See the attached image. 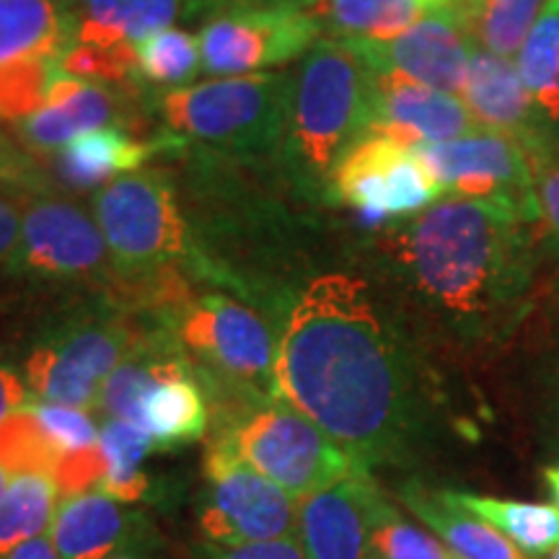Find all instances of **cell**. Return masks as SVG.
Instances as JSON below:
<instances>
[{
    "label": "cell",
    "mask_w": 559,
    "mask_h": 559,
    "mask_svg": "<svg viewBox=\"0 0 559 559\" xmlns=\"http://www.w3.org/2000/svg\"><path fill=\"white\" fill-rule=\"evenodd\" d=\"M50 539L62 559H120L148 536V523L99 489L60 498Z\"/></svg>",
    "instance_id": "cell-17"
},
{
    "label": "cell",
    "mask_w": 559,
    "mask_h": 559,
    "mask_svg": "<svg viewBox=\"0 0 559 559\" xmlns=\"http://www.w3.org/2000/svg\"><path fill=\"white\" fill-rule=\"evenodd\" d=\"M99 449L107 464L99 492L124 506L148 500L151 477L145 474L143 464L156 451L148 432L128 419H104L99 428Z\"/></svg>",
    "instance_id": "cell-28"
},
{
    "label": "cell",
    "mask_w": 559,
    "mask_h": 559,
    "mask_svg": "<svg viewBox=\"0 0 559 559\" xmlns=\"http://www.w3.org/2000/svg\"><path fill=\"white\" fill-rule=\"evenodd\" d=\"M120 559H132V557H120Z\"/></svg>",
    "instance_id": "cell-48"
},
{
    "label": "cell",
    "mask_w": 559,
    "mask_h": 559,
    "mask_svg": "<svg viewBox=\"0 0 559 559\" xmlns=\"http://www.w3.org/2000/svg\"><path fill=\"white\" fill-rule=\"evenodd\" d=\"M192 0H70L73 41L94 47H132L148 34L169 29Z\"/></svg>",
    "instance_id": "cell-21"
},
{
    "label": "cell",
    "mask_w": 559,
    "mask_h": 559,
    "mask_svg": "<svg viewBox=\"0 0 559 559\" xmlns=\"http://www.w3.org/2000/svg\"><path fill=\"white\" fill-rule=\"evenodd\" d=\"M135 47V45H132ZM132 47H117V50H107V47L81 45L73 41L60 58V73L73 75V79L94 81L102 86L115 88L128 86V83L138 81L135 70V50Z\"/></svg>",
    "instance_id": "cell-35"
},
{
    "label": "cell",
    "mask_w": 559,
    "mask_h": 559,
    "mask_svg": "<svg viewBox=\"0 0 559 559\" xmlns=\"http://www.w3.org/2000/svg\"><path fill=\"white\" fill-rule=\"evenodd\" d=\"M321 34L340 41H386L415 26L425 13L419 0H321L317 9Z\"/></svg>",
    "instance_id": "cell-26"
},
{
    "label": "cell",
    "mask_w": 559,
    "mask_h": 559,
    "mask_svg": "<svg viewBox=\"0 0 559 559\" xmlns=\"http://www.w3.org/2000/svg\"><path fill=\"white\" fill-rule=\"evenodd\" d=\"M60 498L58 481L50 474L11 477L5 498L0 502V559L50 531Z\"/></svg>",
    "instance_id": "cell-29"
},
{
    "label": "cell",
    "mask_w": 559,
    "mask_h": 559,
    "mask_svg": "<svg viewBox=\"0 0 559 559\" xmlns=\"http://www.w3.org/2000/svg\"><path fill=\"white\" fill-rule=\"evenodd\" d=\"M376 73H394L459 96L474 52V39L459 3L425 13L415 26L386 41H347Z\"/></svg>",
    "instance_id": "cell-14"
},
{
    "label": "cell",
    "mask_w": 559,
    "mask_h": 559,
    "mask_svg": "<svg viewBox=\"0 0 559 559\" xmlns=\"http://www.w3.org/2000/svg\"><path fill=\"white\" fill-rule=\"evenodd\" d=\"M461 96L474 122L513 138L528 164L559 145V132L542 120L513 60L474 47Z\"/></svg>",
    "instance_id": "cell-15"
},
{
    "label": "cell",
    "mask_w": 559,
    "mask_h": 559,
    "mask_svg": "<svg viewBox=\"0 0 559 559\" xmlns=\"http://www.w3.org/2000/svg\"><path fill=\"white\" fill-rule=\"evenodd\" d=\"M156 148L158 145L130 138L122 128H104L75 138L55 153V169L75 190H94V187H107L122 174L128 177L140 171V166Z\"/></svg>",
    "instance_id": "cell-24"
},
{
    "label": "cell",
    "mask_w": 559,
    "mask_h": 559,
    "mask_svg": "<svg viewBox=\"0 0 559 559\" xmlns=\"http://www.w3.org/2000/svg\"><path fill=\"white\" fill-rule=\"evenodd\" d=\"M544 481H547L549 495L555 498V506L559 508V464L547 466V469H544Z\"/></svg>",
    "instance_id": "cell-45"
},
{
    "label": "cell",
    "mask_w": 559,
    "mask_h": 559,
    "mask_svg": "<svg viewBox=\"0 0 559 559\" xmlns=\"http://www.w3.org/2000/svg\"><path fill=\"white\" fill-rule=\"evenodd\" d=\"M94 218L117 275L128 283L148 285L192 257L177 192L158 171H135L102 187L94 198Z\"/></svg>",
    "instance_id": "cell-7"
},
{
    "label": "cell",
    "mask_w": 559,
    "mask_h": 559,
    "mask_svg": "<svg viewBox=\"0 0 559 559\" xmlns=\"http://www.w3.org/2000/svg\"><path fill=\"white\" fill-rule=\"evenodd\" d=\"M117 91L102 83L58 73L45 107L16 124L21 140L34 151L58 153L86 132L128 122Z\"/></svg>",
    "instance_id": "cell-18"
},
{
    "label": "cell",
    "mask_w": 559,
    "mask_h": 559,
    "mask_svg": "<svg viewBox=\"0 0 559 559\" xmlns=\"http://www.w3.org/2000/svg\"><path fill=\"white\" fill-rule=\"evenodd\" d=\"M132 50H135L138 79L164 86L166 91L190 86V81L202 70L200 37L177 26L148 34L135 41Z\"/></svg>",
    "instance_id": "cell-32"
},
{
    "label": "cell",
    "mask_w": 559,
    "mask_h": 559,
    "mask_svg": "<svg viewBox=\"0 0 559 559\" xmlns=\"http://www.w3.org/2000/svg\"><path fill=\"white\" fill-rule=\"evenodd\" d=\"M70 45V0H0V66L26 58H62Z\"/></svg>",
    "instance_id": "cell-23"
},
{
    "label": "cell",
    "mask_w": 559,
    "mask_h": 559,
    "mask_svg": "<svg viewBox=\"0 0 559 559\" xmlns=\"http://www.w3.org/2000/svg\"><path fill=\"white\" fill-rule=\"evenodd\" d=\"M531 171H534L542 236L551 254L559 257V145L531 160Z\"/></svg>",
    "instance_id": "cell-37"
},
{
    "label": "cell",
    "mask_w": 559,
    "mask_h": 559,
    "mask_svg": "<svg viewBox=\"0 0 559 559\" xmlns=\"http://www.w3.org/2000/svg\"><path fill=\"white\" fill-rule=\"evenodd\" d=\"M362 472L298 500V542L309 559H376L370 544Z\"/></svg>",
    "instance_id": "cell-19"
},
{
    "label": "cell",
    "mask_w": 559,
    "mask_h": 559,
    "mask_svg": "<svg viewBox=\"0 0 559 559\" xmlns=\"http://www.w3.org/2000/svg\"><path fill=\"white\" fill-rule=\"evenodd\" d=\"M192 559H309L298 536L293 539L257 542V544H210L200 542L192 549Z\"/></svg>",
    "instance_id": "cell-39"
},
{
    "label": "cell",
    "mask_w": 559,
    "mask_h": 559,
    "mask_svg": "<svg viewBox=\"0 0 559 559\" xmlns=\"http://www.w3.org/2000/svg\"><path fill=\"white\" fill-rule=\"evenodd\" d=\"M5 559H62V557L60 551L55 549L50 534H45V536H37V539L21 544V547L13 549Z\"/></svg>",
    "instance_id": "cell-43"
},
{
    "label": "cell",
    "mask_w": 559,
    "mask_h": 559,
    "mask_svg": "<svg viewBox=\"0 0 559 559\" xmlns=\"http://www.w3.org/2000/svg\"><path fill=\"white\" fill-rule=\"evenodd\" d=\"M21 210V241L11 270L47 280H96L111 254L96 218L75 202L34 194Z\"/></svg>",
    "instance_id": "cell-13"
},
{
    "label": "cell",
    "mask_w": 559,
    "mask_h": 559,
    "mask_svg": "<svg viewBox=\"0 0 559 559\" xmlns=\"http://www.w3.org/2000/svg\"><path fill=\"white\" fill-rule=\"evenodd\" d=\"M62 453L47 436L29 404L0 425V464L9 477L19 474H55Z\"/></svg>",
    "instance_id": "cell-33"
},
{
    "label": "cell",
    "mask_w": 559,
    "mask_h": 559,
    "mask_svg": "<svg viewBox=\"0 0 559 559\" xmlns=\"http://www.w3.org/2000/svg\"><path fill=\"white\" fill-rule=\"evenodd\" d=\"M288 73L210 79L158 94V111L177 135L230 151L264 153L285 138Z\"/></svg>",
    "instance_id": "cell-6"
},
{
    "label": "cell",
    "mask_w": 559,
    "mask_h": 559,
    "mask_svg": "<svg viewBox=\"0 0 559 559\" xmlns=\"http://www.w3.org/2000/svg\"><path fill=\"white\" fill-rule=\"evenodd\" d=\"M549 559H559V547L555 549V551H551V557Z\"/></svg>",
    "instance_id": "cell-47"
},
{
    "label": "cell",
    "mask_w": 559,
    "mask_h": 559,
    "mask_svg": "<svg viewBox=\"0 0 559 559\" xmlns=\"http://www.w3.org/2000/svg\"><path fill=\"white\" fill-rule=\"evenodd\" d=\"M362 502L376 559H456L432 531L409 521L370 474L362 477Z\"/></svg>",
    "instance_id": "cell-27"
},
{
    "label": "cell",
    "mask_w": 559,
    "mask_h": 559,
    "mask_svg": "<svg viewBox=\"0 0 559 559\" xmlns=\"http://www.w3.org/2000/svg\"><path fill=\"white\" fill-rule=\"evenodd\" d=\"M542 120L559 132V0H547L515 58Z\"/></svg>",
    "instance_id": "cell-30"
},
{
    "label": "cell",
    "mask_w": 559,
    "mask_h": 559,
    "mask_svg": "<svg viewBox=\"0 0 559 559\" xmlns=\"http://www.w3.org/2000/svg\"><path fill=\"white\" fill-rule=\"evenodd\" d=\"M319 39L321 26L311 11H218L200 29L202 73H267L304 58Z\"/></svg>",
    "instance_id": "cell-12"
},
{
    "label": "cell",
    "mask_w": 559,
    "mask_h": 559,
    "mask_svg": "<svg viewBox=\"0 0 559 559\" xmlns=\"http://www.w3.org/2000/svg\"><path fill=\"white\" fill-rule=\"evenodd\" d=\"M9 481H11L9 472H5L3 464H0V502H3V498H5V489H9Z\"/></svg>",
    "instance_id": "cell-46"
},
{
    "label": "cell",
    "mask_w": 559,
    "mask_h": 559,
    "mask_svg": "<svg viewBox=\"0 0 559 559\" xmlns=\"http://www.w3.org/2000/svg\"><path fill=\"white\" fill-rule=\"evenodd\" d=\"M132 423L148 432L156 451L198 443L210 428V402L198 373L192 370L156 383L140 400Z\"/></svg>",
    "instance_id": "cell-22"
},
{
    "label": "cell",
    "mask_w": 559,
    "mask_h": 559,
    "mask_svg": "<svg viewBox=\"0 0 559 559\" xmlns=\"http://www.w3.org/2000/svg\"><path fill=\"white\" fill-rule=\"evenodd\" d=\"M58 62L60 58H26L0 66V120L19 124L45 107L60 73Z\"/></svg>",
    "instance_id": "cell-34"
},
{
    "label": "cell",
    "mask_w": 559,
    "mask_h": 559,
    "mask_svg": "<svg viewBox=\"0 0 559 559\" xmlns=\"http://www.w3.org/2000/svg\"><path fill=\"white\" fill-rule=\"evenodd\" d=\"M104 472H107L104 453L99 445H94V449H86V451L66 453V456L58 461V469H55L52 479L58 481L62 498H70V495L99 489Z\"/></svg>",
    "instance_id": "cell-38"
},
{
    "label": "cell",
    "mask_w": 559,
    "mask_h": 559,
    "mask_svg": "<svg viewBox=\"0 0 559 559\" xmlns=\"http://www.w3.org/2000/svg\"><path fill=\"white\" fill-rule=\"evenodd\" d=\"M547 0H459L474 47L498 58H519Z\"/></svg>",
    "instance_id": "cell-31"
},
{
    "label": "cell",
    "mask_w": 559,
    "mask_h": 559,
    "mask_svg": "<svg viewBox=\"0 0 559 559\" xmlns=\"http://www.w3.org/2000/svg\"><path fill=\"white\" fill-rule=\"evenodd\" d=\"M275 389L368 472L407 464L425 432L409 349L370 285L349 272H324L293 300L277 337Z\"/></svg>",
    "instance_id": "cell-1"
},
{
    "label": "cell",
    "mask_w": 559,
    "mask_h": 559,
    "mask_svg": "<svg viewBox=\"0 0 559 559\" xmlns=\"http://www.w3.org/2000/svg\"><path fill=\"white\" fill-rule=\"evenodd\" d=\"M412 151L443 192L500 205L523 223H539L534 171L513 138L477 128L469 135L445 143H419Z\"/></svg>",
    "instance_id": "cell-10"
},
{
    "label": "cell",
    "mask_w": 559,
    "mask_h": 559,
    "mask_svg": "<svg viewBox=\"0 0 559 559\" xmlns=\"http://www.w3.org/2000/svg\"><path fill=\"white\" fill-rule=\"evenodd\" d=\"M29 407L47 436L52 438V443L58 445L62 456L99 445V428H96V423L91 419L86 409L62 407V404L47 402H32Z\"/></svg>",
    "instance_id": "cell-36"
},
{
    "label": "cell",
    "mask_w": 559,
    "mask_h": 559,
    "mask_svg": "<svg viewBox=\"0 0 559 559\" xmlns=\"http://www.w3.org/2000/svg\"><path fill=\"white\" fill-rule=\"evenodd\" d=\"M0 177H21V171H19V158L13 156V151H11V145L5 143L3 140V135H0Z\"/></svg>",
    "instance_id": "cell-44"
},
{
    "label": "cell",
    "mask_w": 559,
    "mask_h": 559,
    "mask_svg": "<svg viewBox=\"0 0 559 559\" xmlns=\"http://www.w3.org/2000/svg\"><path fill=\"white\" fill-rule=\"evenodd\" d=\"M190 358L210 409L275 400L277 340L254 309L226 293L190 296L160 319Z\"/></svg>",
    "instance_id": "cell-4"
},
{
    "label": "cell",
    "mask_w": 559,
    "mask_h": 559,
    "mask_svg": "<svg viewBox=\"0 0 559 559\" xmlns=\"http://www.w3.org/2000/svg\"><path fill=\"white\" fill-rule=\"evenodd\" d=\"M396 498L453 551L456 559H531L498 528L472 515L469 510L459 508L445 489L404 481L396 489Z\"/></svg>",
    "instance_id": "cell-20"
},
{
    "label": "cell",
    "mask_w": 559,
    "mask_h": 559,
    "mask_svg": "<svg viewBox=\"0 0 559 559\" xmlns=\"http://www.w3.org/2000/svg\"><path fill=\"white\" fill-rule=\"evenodd\" d=\"M198 526L202 542L257 544L298 536V500L223 443H210Z\"/></svg>",
    "instance_id": "cell-9"
},
{
    "label": "cell",
    "mask_w": 559,
    "mask_h": 559,
    "mask_svg": "<svg viewBox=\"0 0 559 559\" xmlns=\"http://www.w3.org/2000/svg\"><path fill=\"white\" fill-rule=\"evenodd\" d=\"M21 210L0 194V267H9L19 254Z\"/></svg>",
    "instance_id": "cell-42"
},
{
    "label": "cell",
    "mask_w": 559,
    "mask_h": 559,
    "mask_svg": "<svg viewBox=\"0 0 559 559\" xmlns=\"http://www.w3.org/2000/svg\"><path fill=\"white\" fill-rule=\"evenodd\" d=\"M213 443L226 445L293 500H306L368 472L313 419L280 396L215 428Z\"/></svg>",
    "instance_id": "cell-5"
},
{
    "label": "cell",
    "mask_w": 559,
    "mask_h": 559,
    "mask_svg": "<svg viewBox=\"0 0 559 559\" xmlns=\"http://www.w3.org/2000/svg\"><path fill=\"white\" fill-rule=\"evenodd\" d=\"M459 508L469 510L528 557H542L559 547V508L547 502H521L489 498V495L445 489Z\"/></svg>",
    "instance_id": "cell-25"
},
{
    "label": "cell",
    "mask_w": 559,
    "mask_h": 559,
    "mask_svg": "<svg viewBox=\"0 0 559 559\" xmlns=\"http://www.w3.org/2000/svg\"><path fill=\"white\" fill-rule=\"evenodd\" d=\"M330 192L373 226L415 218L443 198V187L417 153L386 135L362 138L337 164Z\"/></svg>",
    "instance_id": "cell-11"
},
{
    "label": "cell",
    "mask_w": 559,
    "mask_h": 559,
    "mask_svg": "<svg viewBox=\"0 0 559 559\" xmlns=\"http://www.w3.org/2000/svg\"><path fill=\"white\" fill-rule=\"evenodd\" d=\"M479 124L459 96L394 73H376V117L370 135H386L415 148L469 135Z\"/></svg>",
    "instance_id": "cell-16"
},
{
    "label": "cell",
    "mask_w": 559,
    "mask_h": 559,
    "mask_svg": "<svg viewBox=\"0 0 559 559\" xmlns=\"http://www.w3.org/2000/svg\"><path fill=\"white\" fill-rule=\"evenodd\" d=\"M135 340L130 319L109 306L58 321L34 342L21 368L32 402L96 409L102 383Z\"/></svg>",
    "instance_id": "cell-8"
},
{
    "label": "cell",
    "mask_w": 559,
    "mask_h": 559,
    "mask_svg": "<svg viewBox=\"0 0 559 559\" xmlns=\"http://www.w3.org/2000/svg\"><path fill=\"white\" fill-rule=\"evenodd\" d=\"M26 404H32V394L24 373L11 362L0 360V425L19 409H24Z\"/></svg>",
    "instance_id": "cell-40"
},
{
    "label": "cell",
    "mask_w": 559,
    "mask_h": 559,
    "mask_svg": "<svg viewBox=\"0 0 559 559\" xmlns=\"http://www.w3.org/2000/svg\"><path fill=\"white\" fill-rule=\"evenodd\" d=\"M521 218L500 205L440 198L391 236L415 293L453 324L477 332L528 288L531 254Z\"/></svg>",
    "instance_id": "cell-2"
},
{
    "label": "cell",
    "mask_w": 559,
    "mask_h": 559,
    "mask_svg": "<svg viewBox=\"0 0 559 559\" xmlns=\"http://www.w3.org/2000/svg\"><path fill=\"white\" fill-rule=\"evenodd\" d=\"M321 0H192V9L218 11H311Z\"/></svg>",
    "instance_id": "cell-41"
},
{
    "label": "cell",
    "mask_w": 559,
    "mask_h": 559,
    "mask_svg": "<svg viewBox=\"0 0 559 559\" xmlns=\"http://www.w3.org/2000/svg\"><path fill=\"white\" fill-rule=\"evenodd\" d=\"M376 117V70L347 41L319 39L290 83L288 148L304 177L330 185Z\"/></svg>",
    "instance_id": "cell-3"
}]
</instances>
